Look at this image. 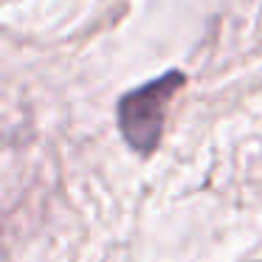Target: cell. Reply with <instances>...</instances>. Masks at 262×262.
<instances>
[{
	"label": "cell",
	"instance_id": "obj_1",
	"mask_svg": "<svg viewBox=\"0 0 262 262\" xmlns=\"http://www.w3.org/2000/svg\"><path fill=\"white\" fill-rule=\"evenodd\" d=\"M181 88H183V74L169 71V74L130 91L119 102V130L136 152L147 155L158 147L169 102Z\"/></svg>",
	"mask_w": 262,
	"mask_h": 262
}]
</instances>
